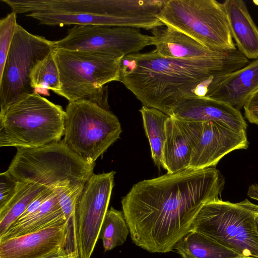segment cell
I'll return each mask as SVG.
<instances>
[{
	"mask_svg": "<svg viewBox=\"0 0 258 258\" xmlns=\"http://www.w3.org/2000/svg\"><path fill=\"white\" fill-rule=\"evenodd\" d=\"M224 184L215 167L187 168L134 184L121 200L133 242L152 253L172 251L200 208L218 198Z\"/></svg>",
	"mask_w": 258,
	"mask_h": 258,
	"instance_id": "6da1fadb",
	"label": "cell"
},
{
	"mask_svg": "<svg viewBox=\"0 0 258 258\" xmlns=\"http://www.w3.org/2000/svg\"><path fill=\"white\" fill-rule=\"evenodd\" d=\"M249 63L237 49L188 59L165 57L153 50L123 57L119 82L143 106L167 115L184 99L208 97L223 78Z\"/></svg>",
	"mask_w": 258,
	"mask_h": 258,
	"instance_id": "7a4b0ae2",
	"label": "cell"
},
{
	"mask_svg": "<svg viewBox=\"0 0 258 258\" xmlns=\"http://www.w3.org/2000/svg\"><path fill=\"white\" fill-rule=\"evenodd\" d=\"M60 89L56 94L69 102L87 100L109 110L105 85L120 81L122 58L100 53L53 49Z\"/></svg>",
	"mask_w": 258,
	"mask_h": 258,
	"instance_id": "3957f363",
	"label": "cell"
},
{
	"mask_svg": "<svg viewBox=\"0 0 258 258\" xmlns=\"http://www.w3.org/2000/svg\"><path fill=\"white\" fill-rule=\"evenodd\" d=\"M65 111L36 92L0 115V147L30 148L60 141Z\"/></svg>",
	"mask_w": 258,
	"mask_h": 258,
	"instance_id": "277c9868",
	"label": "cell"
},
{
	"mask_svg": "<svg viewBox=\"0 0 258 258\" xmlns=\"http://www.w3.org/2000/svg\"><path fill=\"white\" fill-rule=\"evenodd\" d=\"M95 164H89L59 141L42 146L17 148L7 170L19 182H32L48 188L85 184Z\"/></svg>",
	"mask_w": 258,
	"mask_h": 258,
	"instance_id": "5b68a950",
	"label": "cell"
},
{
	"mask_svg": "<svg viewBox=\"0 0 258 258\" xmlns=\"http://www.w3.org/2000/svg\"><path fill=\"white\" fill-rule=\"evenodd\" d=\"M257 215L258 205L247 199L232 203L217 198L202 206L190 230L206 235L244 258H258Z\"/></svg>",
	"mask_w": 258,
	"mask_h": 258,
	"instance_id": "8992f818",
	"label": "cell"
},
{
	"mask_svg": "<svg viewBox=\"0 0 258 258\" xmlns=\"http://www.w3.org/2000/svg\"><path fill=\"white\" fill-rule=\"evenodd\" d=\"M164 25L216 50L237 49L224 3L215 0H165L157 15Z\"/></svg>",
	"mask_w": 258,
	"mask_h": 258,
	"instance_id": "52a82bcc",
	"label": "cell"
},
{
	"mask_svg": "<svg viewBox=\"0 0 258 258\" xmlns=\"http://www.w3.org/2000/svg\"><path fill=\"white\" fill-rule=\"evenodd\" d=\"M121 132L118 118L94 103L82 100L66 107L62 141L89 164H95Z\"/></svg>",
	"mask_w": 258,
	"mask_h": 258,
	"instance_id": "ba28073f",
	"label": "cell"
},
{
	"mask_svg": "<svg viewBox=\"0 0 258 258\" xmlns=\"http://www.w3.org/2000/svg\"><path fill=\"white\" fill-rule=\"evenodd\" d=\"M52 43L17 25L0 76V115L14 103L35 92L31 86V73L53 50Z\"/></svg>",
	"mask_w": 258,
	"mask_h": 258,
	"instance_id": "9c48e42d",
	"label": "cell"
},
{
	"mask_svg": "<svg viewBox=\"0 0 258 258\" xmlns=\"http://www.w3.org/2000/svg\"><path fill=\"white\" fill-rule=\"evenodd\" d=\"M115 173H94L84 185L69 225L78 258H90L94 251L108 211Z\"/></svg>",
	"mask_w": 258,
	"mask_h": 258,
	"instance_id": "30bf717a",
	"label": "cell"
},
{
	"mask_svg": "<svg viewBox=\"0 0 258 258\" xmlns=\"http://www.w3.org/2000/svg\"><path fill=\"white\" fill-rule=\"evenodd\" d=\"M154 45L152 36L138 28L100 25H75L63 38L53 41V49L93 51L116 57L138 53Z\"/></svg>",
	"mask_w": 258,
	"mask_h": 258,
	"instance_id": "8fae6325",
	"label": "cell"
},
{
	"mask_svg": "<svg viewBox=\"0 0 258 258\" xmlns=\"http://www.w3.org/2000/svg\"><path fill=\"white\" fill-rule=\"evenodd\" d=\"M178 120L192 148L189 169L214 167L229 153L248 147L246 131L237 130L223 122Z\"/></svg>",
	"mask_w": 258,
	"mask_h": 258,
	"instance_id": "7c38bea8",
	"label": "cell"
},
{
	"mask_svg": "<svg viewBox=\"0 0 258 258\" xmlns=\"http://www.w3.org/2000/svg\"><path fill=\"white\" fill-rule=\"evenodd\" d=\"M69 222L0 241V258H44L65 248Z\"/></svg>",
	"mask_w": 258,
	"mask_h": 258,
	"instance_id": "4fadbf2b",
	"label": "cell"
},
{
	"mask_svg": "<svg viewBox=\"0 0 258 258\" xmlns=\"http://www.w3.org/2000/svg\"><path fill=\"white\" fill-rule=\"evenodd\" d=\"M167 115L190 122L220 121L242 131H246L247 126L240 111L226 103L205 97L184 99Z\"/></svg>",
	"mask_w": 258,
	"mask_h": 258,
	"instance_id": "5bb4252c",
	"label": "cell"
},
{
	"mask_svg": "<svg viewBox=\"0 0 258 258\" xmlns=\"http://www.w3.org/2000/svg\"><path fill=\"white\" fill-rule=\"evenodd\" d=\"M258 90V58L226 76L208 98L226 103L240 111L248 97Z\"/></svg>",
	"mask_w": 258,
	"mask_h": 258,
	"instance_id": "9a60e30c",
	"label": "cell"
},
{
	"mask_svg": "<svg viewBox=\"0 0 258 258\" xmlns=\"http://www.w3.org/2000/svg\"><path fill=\"white\" fill-rule=\"evenodd\" d=\"M156 46L160 55L174 59H194L218 55L224 51L210 48L186 34L174 28H156L152 30Z\"/></svg>",
	"mask_w": 258,
	"mask_h": 258,
	"instance_id": "2e32d148",
	"label": "cell"
},
{
	"mask_svg": "<svg viewBox=\"0 0 258 258\" xmlns=\"http://www.w3.org/2000/svg\"><path fill=\"white\" fill-rule=\"evenodd\" d=\"M48 26L100 25L153 29L163 26L157 17L126 19L88 14L34 12L26 15Z\"/></svg>",
	"mask_w": 258,
	"mask_h": 258,
	"instance_id": "e0dca14e",
	"label": "cell"
},
{
	"mask_svg": "<svg viewBox=\"0 0 258 258\" xmlns=\"http://www.w3.org/2000/svg\"><path fill=\"white\" fill-rule=\"evenodd\" d=\"M232 38L238 50L248 59L258 58V27L242 0L224 3Z\"/></svg>",
	"mask_w": 258,
	"mask_h": 258,
	"instance_id": "ac0fdd59",
	"label": "cell"
},
{
	"mask_svg": "<svg viewBox=\"0 0 258 258\" xmlns=\"http://www.w3.org/2000/svg\"><path fill=\"white\" fill-rule=\"evenodd\" d=\"M163 168L172 174L188 168L192 152L190 141L179 121L169 116L165 122Z\"/></svg>",
	"mask_w": 258,
	"mask_h": 258,
	"instance_id": "d6986e66",
	"label": "cell"
},
{
	"mask_svg": "<svg viewBox=\"0 0 258 258\" xmlns=\"http://www.w3.org/2000/svg\"><path fill=\"white\" fill-rule=\"evenodd\" d=\"M69 222L53 194L34 213L26 218L16 220L1 236L0 241L26 234L47 227Z\"/></svg>",
	"mask_w": 258,
	"mask_h": 258,
	"instance_id": "ffe728a7",
	"label": "cell"
},
{
	"mask_svg": "<svg viewBox=\"0 0 258 258\" xmlns=\"http://www.w3.org/2000/svg\"><path fill=\"white\" fill-rule=\"evenodd\" d=\"M182 258H244L214 239L190 230L175 245Z\"/></svg>",
	"mask_w": 258,
	"mask_h": 258,
	"instance_id": "44dd1931",
	"label": "cell"
},
{
	"mask_svg": "<svg viewBox=\"0 0 258 258\" xmlns=\"http://www.w3.org/2000/svg\"><path fill=\"white\" fill-rule=\"evenodd\" d=\"M46 187L32 182H19L17 192L0 209V236L23 214L30 204Z\"/></svg>",
	"mask_w": 258,
	"mask_h": 258,
	"instance_id": "7402d4cb",
	"label": "cell"
},
{
	"mask_svg": "<svg viewBox=\"0 0 258 258\" xmlns=\"http://www.w3.org/2000/svg\"><path fill=\"white\" fill-rule=\"evenodd\" d=\"M151 148V157L156 166L163 168V152L166 140L165 122L169 116L153 108L143 106L140 110Z\"/></svg>",
	"mask_w": 258,
	"mask_h": 258,
	"instance_id": "603a6c76",
	"label": "cell"
},
{
	"mask_svg": "<svg viewBox=\"0 0 258 258\" xmlns=\"http://www.w3.org/2000/svg\"><path fill=\"white\" fill-rule=\"evenodd\" d=\"M129 233L123 212L111 207L105 216L99 235L105 251L122 245Z\"/></svg>",
	"mask_w": 258,
	"mask_h": 258,
	"instance_id": "cb8c5ba5",
	"label": "cell"
},
{
	"mask_svg": "<svg viewBox=\"0 0 258 258\" xmlns=\"http://www.w3.org/2000/svg\"><path fill=\"white\" fill-rule=\"evenodd\" d=\"M30 78L31 86L34 90H51L55 93L60 90L59 74L53 50L36 64L31 73Z\"/></svg>",
	"mask_w": 258,
	"mask_h": 258,
	"instance_id": "d4e9b609",
	"label": "cell"
},
{
	"mask_svg": "<svg viewBox=\"0 0 258 258\" xmlns=\"http://www.w3.org/2000/svg\"><path fill=\"white\" fill-rule=\"evenodd\" d=\"M85 184L84 183L68 184L54 188L59 204L69 223L74 216L77 203L81 195Z\"/></svg>",
	"mask_w": 258,
	"mask_h": 258,
	"instance_id": "484cf974",
	"label": "cell"
},
{
	"mask_svg": "<svg viewBox=\"0 0 258 258\" xmlns=\"http://www.w3.org/2000/svg\"><path fill=\"white\" fill-rule=\"evenodd\" d=\"M16 15L12 12L0 20V76L18 25Z\"/></svg>",
	"mask_w": 258,
	"mask_h": 258,
	"instance_id": "4316f807",
	"label": "cell"
},
{
	"mask_svg": "<svg viewBox=\"0 0 258 258\" xmlns=\"http://www.w3.org/2000/svg\"><path fill=\"white\" fill-rule=\"evenodd\" d=\"M19 184V182L8 170L0 174V209L15 195Z\"/></svg>",
	"mask_w": 258,
	"mask_h": 258,
	"instance_id": "83f0119b",
	"label": "cell"
},
{
	"mask_svg": "<svg viewBox=\"0 0 258 258\" xmlns=\"http://www.w3.org/2000/svg\"><path fill=\"white\" fill-rule=\"evenodd\" d=\"M243 108L247 120L258 125V90L248 97Z\"/></svg>",
	"mask_w": 258,
	"mask_h": 258,
	"instance_id": "f1b7e54d",
	"label": "cell"
},
{
	"mask_svg": "<svg viewBox=\"0 0 258 258\" xmlns=\"http://www.w3.org/2000/svg\"><path fill=\"white\" fill-rule=\"evenodd\" d=\"M54 192V188H46L30 204L23 214L18 220L24 219L35 212Z\"/></svg>",
	"mask_w": 258,
	"mask_h": 258,
	"instance_id": "f546056e",
	"label": "cell"
},
{
	"mask_svg": "<svg viewBox=\"0 0 258 258\" xmlns=\"http://www.w3.org/2000/svg\"><path fill=\"white\" fill-rule=\"evenodd\" d=\"M78 257L74 250H71L65 248L57 250L44 258H76Z\"/></svg>",
	"mask_w": 258,
	"mask_h": 258,
	"instance_id": "4dcf8cb0",
	"label": "cell"
},
{
	"mask_svg": "<svg viewBox=\"0 0 258 258\" xmlns=\"http://www.w3.org/2000/svg\"><path fill=\"white\" fill-rule=\"evenodd\" d=\"M247 196L252 199L258 201V185H250L248 187Z\"/></svg>",
	"mask_w": 258,
	"mask_h": 258,
	"instance_id": "1f68e13d",
	"label": "cell"
},
{
	"mask_svg": "<svg viewBox=\"0 0 258 258\" xmlns=\"http://www.w3.org/2000/svg\"><path fill=\"white\" fill-rule=\"evenodd\" d=\"M255 225L256 230L258 234V215H257V216L256 217V218L255 219Z\"/></svg>",
	"mask_w": 258,
	"mask_h": 258,
	"instance_id": "d6a6232c",
	"label": "cell"
},
{
	"mask_svg": "<svg viewBox=\"0 0 258 258\" xmlns=\"http://www.w3.org/2000/svg\"><path fill=\"white\" fill-rule=\"evenodd\" d=\"M253 3L256 5H258V1H253Z\"/></svg>",
	"mask_w": 258,
	"mask_h": 258,
	"instance_id": "836d02e7",
	"label": "cell"
},
{
	"mask_svg": "<svg viewBox=\"0 0 258 258\" xmlns=\"http://www.w3.org/2000/svg\"><path fill=\"white\" fill-rule=\"evenodd\" d=\"M76 258H78V257H76Z\"/></svg>",
	"mask_w": 258,
	"mask_h": 258,
	"instance_id": "e575fe53",
	"label": "cell"
}]
</instances>
